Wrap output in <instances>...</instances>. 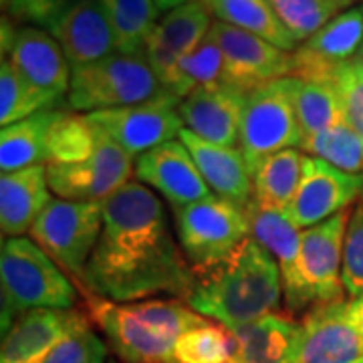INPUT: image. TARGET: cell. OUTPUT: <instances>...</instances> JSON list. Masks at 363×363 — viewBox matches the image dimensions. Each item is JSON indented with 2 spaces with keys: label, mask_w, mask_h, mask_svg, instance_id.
<instances>
[{
  "label": "cell",
  "mask_w": 363,
  "mask_h": 363,
  "mask_svg": "<svg viewBox=\"0 0 363 363\" xmlns=\"http://www.w3.org/2000/svg\"><path fill=\"white\" fill-rule=\"evenodd\" d=\"M101 206L104 230L87 264L83 291L116 303L157 295L190 297L198 279L169 233L164 202L135 180Z\"/></svg>",
  "instance_id": "6da1fadb"
},
{
  "label": "cell",
  "mask_w": 363,
  "mask_h": 363,
  "mask_svg": "<svg viewBox=\"0 0 363 363\" xmlns=\"http://www.w3.org/2000/svg\"><path fill=\"white\" fill-rule=\"evenodd\" d=\"M281 297L279 264L250 236L224 264L198 279L186 303L234 331L277 313Z\"/></svg>",
  "instance_id": "7a4b0ae2"
},
{
  "label": "cell",
  "mask_w": 363,
  "mask_h": 363,
  "mask_svg": "<svg viewBox=\"0 0 363 363\" xmlns=\"http://www.w3.org/2000/svg\"><path fill=\"white\" fill-rule=\"evenodd\" d=\"M87 309L125 363H174L178 339L206 317L178 298H147L135 303H116L85 291Z\"/></svg>",
  "instance_id": "3957f363"
},
{
  "label": "cell",
  "mask_w": 363,
  "mask_h": 363,
  "mask_svg": "<svg viewBox=\"0 0 363 363\" xmlns=\"http://www.w3.org/2000/svg\"><path fill=\"white\" fill-rule=\"evenodd\" d=\"M2 286V333L28 311L61 309L71 311L77 291L67 272L26 236L4 238L0 250Z\"/></svg>",
  "instance_id": "277c9868"
},
{
  "label": "cell",
  "mask_w": 363,
  "mask_h": 363,
  "mask_svg": "<svg viewBox=\"0 0 363 363\" xmlns=\"http://www.w3.org/2000/svg\"><path fill=\"white\" fill-rule=\"evenodd\" d=\"M172 212L182 252L196 279L218 269L250 238L247 210L220 196L212 194Z\"/></svg>",
  "instance_id": "5b68a950"
},
{
  "label": "cell",
  "mask_w": 363,
  "mask_h": 363,
  "mask_svg": "<svg viewBox=\"0 0 363 363\" xmlns=\"http://www.w3.org/2000/svg\"><path fill=\"white\" fill-rule=\"evenodd\" d=\"M164 91L143 52H113L101 61L73 69L67 93L75 111H104L150 101Z\"/></svg>",
  "instance_id": "8992f818"
},
{
  "label": "cell",
  "mask_w": 363,
  "mask_h": 363,
  "mask_svg": "<svg viewBox=\"0 0 363 363\" xmlns=\"http://www.w3.org/2000/svg\"><path fill=\"white\" fill-rule=\"evenodd\" d=\"M303 145V131L295 111V77L264 83L248 93L238 150L250 174L272 154Z\"/></svg>",
  "instance_id": "52a82bcc"
},
{
  "label": "cell",
  "mask_w": 363,
  "mask_h": 363,
  "mask_svg": "<svg viewBox=\"0 0 363 363\" xmlns=\"http://www.w3.org/2000/svg\"><path fill=\"white\" fill-rule=\"evenodd\" d=\"M101 230V202L52 198L28 234L69 277L83 285L87 264L99 242Z\"/></svg>",
  "instance_id": "ba28073f"
},
{
  "label": "cell",
  "mask_w": 363,
  "mask_h": 363,
  "mask_svg": "<svg viewBox=\"0 0 363 363\" xmlns=\"http://www.w3.org/2000/svg\"><path fill=\"white\" fill-rule=\"evenodd\" d=\"M95 152L77 164H49L47 180L51 192L63 200L105 202L130 184L135 172L133 157L95 125Z\"/></svg>",
  "instance_id": "9c48e42d"
},
{
  "label": "cell",
  "mask_w": 363,
  "mask_h": 363,
  "mask_svg": "<svg viewBox=\"0 0 363 363\" xmlns=\"http://www.w3.org/2000/svg\"><path fill=\"white\" fill-rule=\"evenodd\" d=\"M180 104V97L164 89L150 101L93 111L87 113V119L119 143L131 157H140L180 135L184 130L178 113Z\"/></svg>",
  "instance_id": "30bf717a"
},
{
  "label": "cell",
  "mask_w": 363,
  "mask_h": 363,
  "mask_svg": "<svg viewBox=\"0 0 363 363\" xmlns=\"http://www.w3.org/2000/svg\"><path fill=\"white\" fill-rule=\"evenodd\" d=\"M250 236L277 260L283 279V297L289 315L307 313L315 307L309 286L301 271V233L286 210L252 204L247 210Z\"/></svg>",
  "instance_id": "8fae6325"
},
{
  "label": "cell",
  "mask_w": 363,
  "mask_h": 363,
  "mask_svg": "<svg viewBox=\"0 0 363 363\" xmlns=\"http://www.w3.org/2000/svg\"><path fill=\"white\" fill-rule=\"evenodd\" d=\"M210 30L218 40L224 57V83L250 93L264 83L293 75V52L218 21L212 23Z\"/></svg>",
  "instance_id": "7c38bea8"
},
{
  "label": "cell",
  "mask_w": 363,
  "mask_h": 363,
  "mask_svg": "<svg viewBox=\"0 0 363 363\" xmlns=\"http://www.w3.org/2000/svg\"><path fill=\"white\" fill-rule=\"evenodd\" d=\"M363 339L353 323L350 301L315 305L305 313L291 363H357Z\"/></svg>",
  "instance_id": "4fadbf2b"
},
{
  "label": "cell",
  "mask_w": 363,
  "mask_h": 363,
  "mask_svg": "<svg viewBox=\"0 0 363 363\" xmlns=\"http://www.w3.org/2000/svg\"><path fill=\"white\" fill-rule=\"evenodd\" d=\"M363 192V174H347L323 160L305 156L303 176L289 216L298 228H311L335 216Z\"/></svg>",
  "instance_id": "5bb4252c"
},
{
  "label": "cell",
  "mask_w": 363,
  "mask_h": 363,
  "mask_svg": "<svg viewBox=\"0 0 363 363\" xmlns=\"http://www.w3.org/2000/svg\"><path fill=\"white\" fill-rule=\"evenodd\" d=\"M350 216V212L343 210L301 233V271L315 305L345 301L341 271Z\"/></svg>",
  "instance_id": "9a60e30c"
},
{
  "label": "cell",
  "mask_w": 363,
  "mask_h": 363,
  "mask_svg": "<svg viewBox=\"0 0 363 363\" xmlns=\"http://www.w3.org/2000/svg\"><path fill=\"white\" fill-rule=\"evenodd\" d=\"M363 43V9H347L301 43L293 52V77L335 81L341 67L351 63Z\"/></svg>",
  "instance_id": "2e32d148"
},
{
  "label": "cell",
  "mask_w": 363,
  "mask_h": 363,
  "mask_svg": "<svg viewBox=\"0 0 363 363\" xmlns=\"http://www.w3.org/2000/svg\"><path fill=\"white\" fill-rule=\"evenodd\" d=\"M247 99V91L220 81L192 91L182 99L178 113L184 128L194 135L222 147H234L240 142Z\"/></svg>",
  "instance_id": "e0dca14e"
},
{
  "label": "cell",
  "mask_w": 363,
  "mask_h": 363,
  "mask_svg": "<svg viewBox=\"0 0 363 363\" xmlns=\"http://www.w3.org/2000/svg\"><path fill=\"white\" fill-rule=\"evenodd\" d=\"M133 176L138 182L164 196L172 208L190 206L212 196L194 157L180 140L162 143L135 157Z\"/></svg>",
  "instance_id": "ac0fdd59"
},
{
  "label": "cell",
  "mask_w": 363,
  "mask_h": 363,
  "mask_svg": "<svg viewBox=\"0 0 363 363\" xmlns=\"http://www.w3.org/2000/svg\"><path fill=\"white\" fill-rule=\"evenodd\" d=\"M210 26L212 14L204 0L184 4L160 18L145 45V57L164 89L169 87L182 59L206 37Z\"/></svg>",
  "instance_id": "d6986e66"
},
{
  "label": "cell",
  "mask_w": 363,
  "mask_h": 363,
  "mask_svg": "<svg viewBox=\"0 0 363 363\" xmlns=\"http://www.w3.org/2000/svg\"><path fill=\"white\" fill-rule=\"evenodd\" d=\"M47 30L61 45L71 69L91 65L117 52L116 35L99 0L69 4Z\"/></svg>",
  "instance_id": "ffe728a7"
},
{
  "label": "cell",
  "mask_w": 363,
  "mask_h": 363,
  "mask_svg": "<svg viewBox=\"0 0 363 363\" xmlns=\"http://www.w3.org/2000/svg\"><path fill=\"white\" fill-rule=\"evenodd\" d=\"M11 63L33 87L61 99L71 87L73 69L67 61L61 45L49 30L28 25L16 30L11 47Z\"/></svg>",
  "instance_id": "44dd1931"
},
{
  "label": "cell",
  "mask_w": 363,
  "mask_h": 363,
  "mask_svg": "<svg viewBox=\"0 0 363 363\" xmlns=\"http://www.w3.org/2000/svg\"><path fill=\"white\" fill-rule=\"evenodd\" d=\"M178 140L192 154L210 190L238 208L248 210L255 200V184L242 152L206 142L186 128L180 131Z\"/></svg>",
  "instance_id": "7402d4cb"
},
{
  "label": "cell",
  "mask_w": 363,
  "mask_h": 363,
  "mask_svg": "<svg viewBox=\"0 0 363 363\" xmlns=\"http://www.w3.org/2000/svg\"><path fill=\"white\" fill-rule=\"evenodd\" d=\"M81 319L83 315L73 309H37L25 313L6 333H2L0 363H43Z\"/></svg>",
  "instance_id": "603a6c76"
},
{
  "label": "cell",
  "mask_w": 363,
  "mask_h": 363,
  "mask_svg": "<svg viewBox=\"0 0 363 363\" xmlns=\"http://www.w3.org/2000/svg\"><path fill=\"white\" fill-rule=\"evenodd\" d=\"M47 166H30L0 178V228L4 238L25 236L51 202Z\"/></svg>",
  "instance_id": "cb8c5ba5"
},
{
  "label": "cell",
  "mask_w": 363,
  "mask_h": 363,
  "mask_svg": "<svg viewBox=\"0 0 363 363\" xmlns=\"http://www.w3.org/2000/svg\"><path fill=\"white\" fill-rule=\"evenodd\" d=\"M301 323L289 313H271L234 329V363H291Z\"/></svg>",
  "instance_id": "d4e9b609"
},
{
  "label": "cell",
  "mask_w": 363,
  "mask_h": 363,
  "mask_svg": "<svg viewBox=\"0 0 363 363\" xmlns=\"http://www.w3.org/2000/svg\"><path fill=\"white\" fill-rule=\"evenodd\" d=\"M61 109H45L35 116L2 128L0 133V169L2 174L47 164V138Z\"/></svg>",
  "instance_id": "484cf974"
},
{
  "label": "cell",
  "mask_w": 363,
  "mask_h": 363,
  "mask_svg": "<svg viewBox=\"0 0 363 363\" xmlns=\"http://www.w3.org/2000/svg\"><path fill=\"white\" fill-rule=\"evenodd\" d=\"M204 4L218 23L262 37L283 51H297V43L281 25L271 0H204Z\"/></svg>",
  "instance_id": "4316f807"
},
{
  "label": "cell",
  "mask_w": 363,
  "mask_h": 363,
  "mask_svg": "<svg viewBox=\"0 0 363 363\" xmlns=\"http://www.w3.org/2000/svg\"><path fill=\"white\" fill-rule=\"evenodd\" d=\"M305 156L297 147L281 150L269 156L252 176L255 202L260 206L289 210L303 176Z\"/></svg>",
  "instance_id": "83f0119b"
},
{
  "label": "cell",
  "mask_w": 363,
  "mask_h": 363,
  "mask_svg": "<svg viewBox=\"0 0 363 363\" xmlns=\"http://www.w3.org/2000/svg\"><path fill=\"white\" fill-rule=\"evenodd\" d=\"M295 111L303 140L347 121V111L335 81L295 77Z\"/></svg>",
  "instance_id": "f1b7e54d"
},
{
  "label": "cell",
  "mask_w": 363,
  "mask_h": 363,
  "mask_svg": "<svg viewBox=\"0 0 363 363\" xmlns=\"http://www.w3.org/2000/svg\"><path fill=\"white\" fill-rule=\"evenodd\" d=\"M116 35L117 51L143 52L150 35L160 23V9L154 0H99Z\"/></svg>",
  "instance_id": "f546056e"
},
{
  "label": "cell",
  "mask_w": 363,
  "mask_h": 363,
  "mask_svg": "<svg viewBox=\"0 0 363 363\" xmlns=\"http://www.w3.org/2000/svg\"><path fill=\"white\" fill-rule=\"evenodd\" d=\"M222 71H224V57H222L220 45L212 35V30H208L206 37L182 59L166 91L174 93L180 99H186L192 91L220 83Z\"/></svg>",
  "instance_id": "4dcf8cb0"
},
{
  "label": "cell",
  "mask_w": 363,
  "mask_h": 363,
  "mask_svg": "<svg viewBox=\"0 0 363 363\" xmlns=\"http://www.w3.org/2000/svg\"><path fill=\"white\" fill-rule=\"evenodd\" d=\"M301 150L347 174H363V140L350 119L305 138Z\"/></svg>",
  "instance_id": "1f68e13d"
},
{
  "label": "cell",
  "mask_w": 363,
  "mask_h": 363,
  "mask_svg": "<svg viewBox=\"0 0 363 363\" xmlns=\"http://www.w3.org/2000/svg\"><path fill=\"white\" fill-rule=\"evenodd\" d=\"M55 104L57 99L33 87L14 69L11 61L2 59V65H0V123L2 128L23 121L39 111L51 109Z\"/></svg>",
  "instance_id": "d6a6232c"
},
{
  "label": "cell",
  "mask_w": 363,
  "mask_h": 363,
  "mask_svg": "<svg viewBox=\"0 0 363 363\" xmlns=\"http://www.w3.org/2000/svg\"><path fill=\"white\" fill-rule=\"evenodd\" d=\"M271 4L297 45L311 39L327 23L347 11V4L341 0H271Z\"/></svg>",
  "instance_id": "836d02e7"
},
{
  "label": "cell",
  "mask_w": 363,
  "mask_h": 363,
  "mask_svg": "<svg viewBox=\"0 0 363 363\" xmlns=\"http://www.w3.org/2000/svg\"><path fill=\"white\" fill-rule=\"evenodd\" d=\"M95 125L87 116L63 113L47 138V164H77L95 152Z\"/></svg>",
  "instance_id": "e575fe53"
},
{
  "label": "cell",
  "mask_w": 363,
  "mask_h": 363,
  "mask_svg": "<svg viewBox=\"0 0 363 363\" xmlns=\"http://www.w3.org/2000/svg\"><path fill=\"white\" fill-rule=\"evenodd\" d=\"M236 341L224 325L204 323L186 331L174 350V363H234Z\"/></svg>",
  "instance_id": "d590c367"
},
{
  "label": "cell",
  "mask_w": 363,
  "mask_h": 363,
  "mask_svg": "<svg viewBox=\"0 0 363 363\" xmlns=\"http://www.w3.org/2000/svg\"><path fill=\"white\" fill-rule=\"evenodd\" d=\"M107 350L99 335L91 329L89 321L83 317L59 345L45 357L43 363H105Z\"/></svg>",
  "instance_id": "8d00e7d4"
},
{
  "label": "cell",
  "mask_w": 363,
  "mask_h": 363,
  "mask_svg": "<svg viewBox=\"0 0 363 363\" xmlns=\"http://www.w3.org/2000/svg\"><path fill=\"white\" fill-rule=\"evenodd\" d=\"M345 293L351 298L363 297V202L351 212L345 242H343V271Z\"/></svg>",
  "instance_id": "74e56055"
},
{
  "label": "cell",
  "mask_w": 363,
  "mask_h": 363,
  "mask_svg": "<svg viewBox=\"0 0 363 363\" xmlns=\"http://www.w3.org/2000/svg\"><path fill=\"white\" fill-rule=\"evenodd\" d=\"M335 83L341 91L347 119L363 140V71L351 61L345 67H341Z\"/></svg>",
  "instance_id": "f35d334b"
},
{
  "label": "cell",
  "mask_w": 363,
  "mask_h": 363,
  "mask_svg": "<svg viewBox=\"0 0 363 363\" xmlns=\"http://www.w3.org/2000/svg\"><path fill=\"white\" fill-rule=\"evenodd\" d=\"M9 14L14 21L49 28L52 21L61 14V6L59 0H11Z\"/></svg>",
  "instance_id": "ab89813d"
},
{
  "label": "cell",
  "mask_w": 363,
  "mask_h": 363,
  "mask_svg": "<svg viewBox=\"0 0 363 363\" xmlns=\"http://www.w3.org/2000/svg\"><path fill=\"white\" fill-rule=\"evenodd\" d=\"M350 313L353 323H355V327H357V331H359V335L363 339V297L350 298Z\"/></svg>",
  "instance_id": "60d3db41"
},
{
  "label": "cell",
  "mask_w": 363,
  "mask_h": 363,
  "mask_svg": "<svg viewBox=\"0 0 363 363\" xmlns=\"http://www.w3.org/2000/svg\"><path fill=\"white\" fill-rule=\"evenodd\" d=\"M154 2H156V6L162 13H172V11L180 9L184 4H190L194 0H154Z\"/></svg>",
  "instance_id": "b9f144b4"
},
{
  "label": "cell",
  "mask_w": 363,
  "mask_h": 363,
  "mask_svg": "<svg viewBox=\"0 0 363 363\" xmlns=\"http://www.w3.org/2000/svg\"><path fill=\"white\" fill-rule=\"evenodd\" d=\"M353 63H355V65L359 67V69L363 71V43H362V49H359V52H357V57L353 59Z\"/></svg>",
  "instance_id": "7bdbcfd3"
},
{
  "label": "cell",
  "mask_w": 363,
  "mask_h": 363,
  "mask_svg": "<svg viewBox=\"0 0 363 363\" xmlns=\"http://www.w3.org/2000/svg\"><path fill=\"white\" fill-rule=\"evenodd\" d=\"M73 2H77V0H59V6H61V13L65 11V9H67V6H69V4H73Z\"/></svg>",
  "instance_id": "ee69618b"
},
{
  "label": "cell",
  "mask_w": 363,
  "mask_h": 363,
  "mask_svg": "<svg viewBox=\"0 0 363 363\" xmlns=\"http://www.w3.org/2000/svg\"><path fill=\"white\" fill-rule=\"evenodd\" d=\"M341 2H345V4H347V6H350L351 2H355V0H341Z\"/></svg>",
  "instance_id": "f6af8a7d"
},
{
  "label": "cell",
  "mask_w": 363,
  "mask_h": 363,
  "mask_svg": "<svg viewBox=\"0 0 363 363\" xmlns=\"http://www.w3.org/2000/svg\"><path fill=\"white\" fill-rule=\"evenodd\" d=\"M357 363H363V359H362V362H357Z\"/></svg>",
  "instance_id": "bcb514c9"
},
{
  "label": "cell",
  "mask_w": 363,
  "mask_h": 363,
  "mask_svg": "<svg viewBox=\"0 0 363 363\" xmlns=\"http://www.w3.org/2000/svg\"><path fill=\"white\" fill-rule=\"evenodd\" d=\"M362 9H363V6H362Z\"/></svg>",
  "instance_id": "7dc6e473"
}]
</instances>
